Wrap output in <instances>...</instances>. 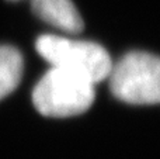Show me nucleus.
<instances>
[{"label": "nucleus", "instance_id": "7ed1b4c3", "mask_svg": "<svg viewBox=\"0 0 160 159\" xmlns=\"http://www.w3.org/2000/svg\"><path fill=\"white\" fill-rule=\"evenodd\" d=\"M110 90L129 104L160 103V56L148 52H128L112 64Z\"/></svg>", "mask_w": 160, "mask_h": 159}, {"label": "nucleus", "instance_id": "20e7f679", "mask_svg": "<svg viewBox=\"0 0 160 159\" xmlns=\"http://www.w3.org/2000/svg\"><path fill=\"white\" fill-rule=\"evenodd\" d=\"M32 11L47 24L69 34H78L84 23L72 0H31Z\"/></svg>", "mask_w": 160, "mask_h": 159}, {"label": "nucleus", "instance_id": "f257e3e1", "mask_svg": "<svg viewBox=\"0 0 160 159\" xmlns=\"http://www.w3.org/2000/svg\"><path fill=\"white\" fill-rule=\"evenodd\" d=\"M35 49L52 68L80 76L93 85L107 79L112 68L110 54L96 42L45 34L37 39Z\"/></svg>", "mask_w": 160, "mask_h": 159}, {"label": "nucleus", "instance_id": "39448f33", "mask_svg": "<svg viewBox=\"0 0 160 159\" xmlns=\"http://www.w3.org/2000/svg\"><path fill=\"white\" fill-rule=\"evenodd\" d=\"M24 61L17 48L0 45V100L17 89L22 76Z\"/></svg>", "mask_w": 160, "mask_h": 159}, {"label": "nucleus", "instance_id": "f03ea898", "mask_svg": "<svg viewBox=\"0 0 160 159\" xmlns=\"http://www.w3.org/2000/svg\"><path fill=\"white\" fill-rule=\"evenodd\" d=\"M96 97L94 85L66 70L51 68L35 85L32 103L45 117L66 118L83 114Z\"/></svg>", "mask_w": 160, "mask_h": 159}]
</instances>
